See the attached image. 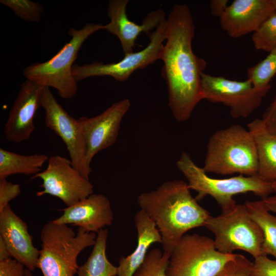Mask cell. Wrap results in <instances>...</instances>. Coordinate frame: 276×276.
Instances as JSON below:
<instances>
[{
	"label": "cell",
	"mask_w": 276,
	"mask_h": 276,
	"mask_svg": "<svg viewBox=\"0 0 276 276\" xmlns=\"http://www.w3.org/2000/svg\"><path fill=\"white\" fill-rule=\"evenodd\" d=\"M43 88L28 79L21 84L4 125L8 141L18 143L30 138L34 130V118L41 106Z\"/></svg>",
	"instance_id": "obj_14"
},
{
	"label": "cell",
	"mask_w": 276,
	"mask_h": 276,
	"mask_svg": "<svg viewBox=\"0 0 276 276\" xmlns=\"http://www.w3.org/2000/svg\"><path fill=\"white\" fill-rule=\"evenodd\" d=\"M21 192L19 185L8 181L6 178L0 179V213L9 205Z\"/></svg>",
	"instance_id": "obj_29"
},
{
	"label": "cell",
	"mask_w": 276,
	"mask_h": 276,
	"mask_svg": "<svg viewBox=\"0 0 276 276\" xmlns=\"http://www.w3.org/2000/svg\"><path fill=\"white\" fill-rule=\"evenodd\" d=\"M201 77L203 99L228 107L236 119L247 118L259 108L270 89H258L248 79L238 81L204 73Z\"/></svg>",
	"instance_id": "obj_10"
},
{
	"label": "cell",
	"mask_w": 276,
	"mask_h": 276,
	"mask_svg": "<svg viewBox=\"0 0 276 276\" xmlns=\"http://www.w3.org/2000/svg\"><path fill=\"white\" fill-rule=\"evenodd\" d=\"M166 36V18L164 19L154 31L149 34V43L143 50L125 55L117 62L104 63L94 61L91 63L75 64L73 76L77 82L89 77L110 76L116 80H127L136 70L143 69L162 59Z\"/></svg>",
	"instance_id": "obj_9"
},
{
	"label": "cell",
	"mask_w": 276,
	"mask_h": 276,
	"mask_svg": "<svg viewBox=\"0 0 276 276\" xmlns=\"http://www.w3.org/2000/svg\"><path fill=\"white\" fill-rule=\"evenodd\" d=\"M108 232L102 229L97 234L93 250L86 262L79 266L78 276H115L117 267L112 265L106 255Z\"/></svg>",
	"instance_id": "obj_22"
},
{
	"label": "cell",
	"mask_w": 276,
	"mask_h": 276,
	"mask_svg": "<svg viewBox=\"0 0 276 276\" xmlns=\"http://www.w3.org/2000/svg\"><path fill=\"white\" fill-rule=\"evenodd\" d=\"M270 2L274 10L276 11V0H270Z\"/></svg>",
	"instance_id": "obj_37"
},
{
	"label": "cell",
	"mask_w": 276,
	"mask_h": 276,
	"mask_svg": "<svg viewBox=\"0 0 276 276\" xmlns=\"http://www.w3.org/2000/svg\"><path fill=\"white\" fill-rule=\"evenodd\" d=\"M228 0H212L210 3L212 14L219 18L227 7Z\"/></svg>",
	"instance_id": "obj_33"
},
{
	"label": "cell",
	"mask_w": 276,
	"mask_h": 276,
	"mask_svg": "<svg viewBox=\"0 0 276 276\" xmlns=\"http://www.w3.org/2000/svg\"><path fill=\"white\" fill-rule=\"evenodd\" d=\"M103 25L87 23L80 30L72 27L68 31L70 40L49 60L33 63L26 66L23 74L26 79L43 87H53L64 99L77 94V82L72 74L74 63L84 41L95 32L102 30Z\"/></svg>",
	"instance_id": "obj_6"
},
{
	"label": "cell",
	"mask_w": 276,
	"mask_h": 276,
	"mask_svg": "<svg viewBox=\"0 0 276 276\" xmlns=\"http://www.w3.org/2000/svg\"><path fill=\"white\" fill-rule=\"evenodd\" d=\"M176 165L187 179L189 188L197 192L195 197L197 201L210 196L222 210L236 203L233 198L236 195L250 192L262 199L274 192L272 183L263 180L258 175L239 174L222 179L211 177L202 168L194 162L187 152L181 153Z\"/></svg>",
	"instance_id": "obj_5"
},
{
	"label": "cell",
	"mask_w": 276,
	"mask_h": 276,
	"mask_svg": "<svg viewBox=\"0 0 276 276\" xmlns=\"http://www.w3.org/2000/svg\"><path fill=\"white\" fill-rule=\"evenodd\" d=\"M0 237L12 258L32 271L37 268L40 250L34 246L26 223L13 211L10 205L0 213Z\"/></svg>",
	"instance_id": "obj_18"
},
{
	"label": "cell",
	"mask_w": 276,
	"mask_h": 276,
	"mask_svg": "<svg viewBox=\"0 0 276 276\" xmlns=\"http://www.w3.org/2000/svg\"><path fill=\"white\" fill-rule=\"evenodd\" d=\"M276 74V47L268 56L247 71V79L258 89L270 88L269 82Z\"/></svg>",
	"instance_id": "obj_24"
},
{
	"label": "cell",
	"mask_w": 276,
	"mask_h": 276,
	"mask_svg": "<svg viewBox=\"0 0 276 276\" xmlns=\"http://www.w3.org/2000/svg\"><path fill=\"white\" fill-rule=\"evenodd\" d=\"M0 3L11 9L16 16L28 22H39L44 11L41 4L29 0H1Z\"/></svg>",
	"instance_id": "obj_27"
},
{
	"label": "cell",
	"mask_w": 276,
	"mask_h": 276,
	"mask_svg": "<svg viewBox=\"0 0 276 276\" xmlns=\"http://www.w3.org/2000/svg\"><path fill=\"white\" fill-rule=\"evenodd\" d=\"M275 11L270 0H235L220 18L221 28L233 38L256 32Z\"/></svg>",
	"instance_id": "obj_16"
},
{
	"label": "cell",
	"mask_w": 276,
	"mask_h": 276,
	"mask_svg": "<svg viewBox=\"0 0 276 276\" xmlns=\"http://www.w3.org/2000/svg\"><path fill=\"white\" fill-rule=\"evenodd\" d=\"M252 273V276H276V260L266 256L255 259Z\"/></svg>",
	"instance_id": "obj_30"
},
{
	"label": "cell",
	"mask_w": 276,
	"mask_h": 276,
	"mask_svg": "<svg viewBox=\"0 0 276 276\" xmlns=\"http://www.w3.org/2000/svg\"><path fill=\"white\" fill-rule=\"evenodd\" d=\"M40 178L42 191L37 196L50 195L61 200L67 206L72 205L93 194L94 186L73 166L71 160L59 155L50 156L47 167L33 175Z\"/></svg>",
	"instance_id": "obj_12"
},
{
	"label": "cell",
	"mask_w": 276,
	"mask_h": 276,
	"mask_svg": "<svg viewBox=\"0 0 276 276\" xmlns=\"http://www.w3.org/2000/svg\"><path fill=\"white\" fill-rule=\"evenodd\" d=\"M24 276H33L32 271L26 268Z\"/></svg>",
	"instance_id": "obj_36"
},
{
	"label": "cell",
	"mask_w": 276,
	"mask_h": 276,
	"mask_svg": "<svg viewBox=\"0 0 276 276\" xmlns=\"http://www.w3.org/2000/svg\"><path fill=\"white\" fill-rule=\"evenodd\" d=\"M273 192L276 193V182L272 183Z\"/></svg>",
	"instance_id": "obj_38"
},
{
	"label": "cell",
	"mask_w": 276,
	"mask_h": 276,
	"mask_svg": "<svg viewBox=\"0 0 276 276\" xmlns=\"http://www.w3.org/2000/svg\"><path fill=\"white\" fill-rule=\"evenodd\" d=\"M204 226L214 234L215 247L222 253L233 254L235 250H242L255 259L264 256L263 232L244 203H235L222 209L217 216H210Z\"/></svg>",
	"instance_id": "obj_7"
},
{
	"label": "cell",
	"mask_w": 276,
	"mask_h": 276,
	"mask_svg": "<svg viewBox=\"0 0 276 276\" xmlns=\"http://www.w3.org/2000/svg\"><path fill=\"white\" fill-rule=\"evenodd\" d=\"M262 119L268 129L276 133V95L264 112Z\"/></svg>",
	"instance_id": "obj_32"
},
{
	"label": "cell",
	"mask_w": 276,
	"mask_h": 276,
	"mask_svg": "<svg viewBox=\"0 0 276 276\" xmlns=\"http://www.w3.org/2000/svg\"><path fill=\"white\" fill-rule=\"evenodd\" d=\"M41 107L45 110L46 126L62 139L73 166L83 177L89 179L91 169L87 160L86 145L78 120L65 111L48 87L43 88Z\"/></svg>",
	"instance_id": "obj_11"
},
{
	"label": "cell",
	"mask_w": 276,
	"mask_h": 276,
	"mask_svg": "<svg viewBox=\"0 0 276 276\" xmlns=\"http://www.w3.org/2000/svg\"><path fill=\"white\" fill-rule=\"evenodd\" d=\"M49 157L43 154L22 155L0 148V179L20 174L34 175L41 171Z\"/></svg>",
	"instance_id": "obj_21"
},
{
	"label": "cell",
	"mask_w": 276,
	"mask_h": 276,
	"mask_svg": "<svg viewBox=\"0 0 276 276\" xmlns=\"http://www.w3.org/2000/svg\"><path fill=\"white\" fill-rule=\"evenodd\" d=\"M261 201L268 211L276 213V193L273 196L261 199Z\"/></svg>",
	"instance_id": "obj_34"
},
{
	"label": "cell",
	"mask_w": 276,
	"mask_h": 276,
	"mask_svg": "<svg viewBox=\"0 0 276 276\" xmlns=\"http://www.w3.org/2000/svg\"><path fill=\"white\" fill-rule=\"evenodd\" d=\"M195 26L186 4H175L166 18V43L162 59V75L165 79L169 106L175 119L184 122L203 99L201 74L206 61L193 51Z\"/></svg>",
	"instance_id": "obj_1"
},
{
	"label": "cell",
	"mask_w": 276,
	"mask_h": 276,
	"mask_svg": "<svg viewBox=\"0 0 276 276\" xmlns=\"http://www.w3.org/2000/svg\"><path fill=\"white\" fill-rule=\"evenodd\" d=\"M190 190L187 183L175 179L137 198L141 210L155 223L160 234L164 251L170 254L188 231L204 226L210 216Z\"/></svg>",
	"instance_id": "obj_2"
},
{
	"label": "cell",
	"mask_w": 276,
	"mask_h": 276,
	"mask_svg": "<svg viewBox=\"0 0 276 276\" xmlns=\"http://www.w3.org/2000/svg\"><path fill=\"white\" fill-rule=\"evenodd\" d=\"M128 2V0L109 1L107 12L110 22L102 28L119 38L125 55L133 52L135 41L142 33L149 34L166 18L164 11L159 9L149 13L143 20L142 24L138 25L127 17Z\"/></svg>",
	"instance_id": "obj_15"
},
{
	"label": "cell",
	"mask_w": 276,
	"mask_h": 276,
	"mask_svg": "<svg viewBox=\"0 0 276 276\" xmlns=\"http://www.w3.org/2000/svg\"><path fill=\"white\" fill-rule=\"evenodd\" d=\"M252 41L257 50L269 52L276 47V11L254 33Z\"/></svg>",
	"instance_id": "obj_26"
},
{
	"label": "cell",
	"mask_w": 276,
	"mask_h": 276,
	"mask_svg": "<svg viewBox=\"0 0 276 276\" xmlns=\"http://www.w3.org/2000/svg\"><path fill=\"white\" fill-rule=\"evenodd\" d=\"M130 106V101L125 99L114 103L98 116L77 119L85 139L89 165L98 153L116 143L122 119Z\"/></svg>",
	"instance_id": "obj_13"
},
{
	"label": "cell",
	"mask_w": 276,
	"mask_h": 276,
	"mask_svg": "<svg viewBox=\"0 0 276 276\" xmlns=\"http://www.w3.org/2000/svg\"><path fill=\"white\" fill-rule=\"evenodd\" d=\"M247 126L257 150V175L267 182H276V133L268 129L262 119L252 120Z\"/></svg>",
	"instance_id": "obj_20"
},
{
	"label": "cell",
	"mask_w": 276,
	"mask_h": 276,
	"mask_svg": "<svg viewBox=\"0 0 276 276\" xmlns=\"http://www.w3.org/2000/svg\"><path fill=\"white\" fill-rule=\"evenodd\" d=\"M170 257V254L158 248L150 250L132 276H167Z\"/></svg>",
	"instance_id": "obj_25"
},
{
	"label": "cell",
	"mask_w": 276,
	"mask_h": 276,
	"mask_svg": "<svg viewBox=\"0 0 276 276\" xmlns=\"http://www.w3.org/2000/svg\"><path fill=\"white\" fill-rule=\"evenodd\" d=\"M205 172L222 175H257L258 158L255 140L239 124L215 132L209 139L203 167Z\"/></svg>",
	"instance_id": "obj_3"
},
{
	"label": "cell",
	"mask_w": 276,
	"mask_h": 276,
	"mask_svg": "<svg viewBox=\"0 0 276 276\" xmlns=\"http://www.w3.org/2000/svg\"><path fill=\"white\" fill-rule=\"evenodd\" d=\"M95 233L79 227L76 234L67 225L50 221L42 227L41 249L37 268L43 276H74L79 266L77 258L86 248L94 246Z\"/></svg>",
	"instance_id": "obj_4"
},
{
	"label": "cell",
	"mask_w": 276,
	"mask_h": 276,
	"mask_svg": "<svg viewBox=\"0 0 276 276\" xmlns=\"http://www.w3.org/2000/svg\"><path fill=\"white\" fill-rule=\"evenodd\" d=\"M252 265L245 256L237 254L215 276H252Z\"/></svg>",
	"instance_id": "obj_28"
},
{
	"label": "cell",
	"mask_w": 276,
	"mask_h": 276,
	"mask_svg": "<svg viewBox=\"0 0 276 276\" xmlns=\"http://www.w3.org/2000/svg\"><path fill=\"white\" fill-rule=\"evenodd\" d=\"M62 211V215L53 222L78 226L89 232L98 233L113 221L110 201L102 194H92Z\"/></svg>",
	"instance_id": "obj_17"
},
{
	"label": "cell",
	"mask_w": 276,
	"mask_h": 276,
	"mask_svg": "<svg viewBox=\"0 0 276 276\" xmlns=\"http://www.w3.org/2000/svg\"><path fill=\"white\" fill-rule=\"evenodd\" d=\"M134 220L137 234V245L132 254L120 258L117 276H132L143 263L150 246L154 243H161V236L155 223L143 211H138Z\"/></svg>",
	"instance_id": "obj_19"
},
{
	"label": "cell",
	"mask_w": 276,
	"mask_h": 276,
	"mask_svg": "<svg viewBox=\"0 0 276 276\" xmlns=\"http://www.w3.org/2000/svg\"><path fill=\"white\" fill-rule=\"evenodd\" d=\"M25 266L17 260L9 258L0 261V276H24Z\"/></svg>",
	"instance_id": "obj_31"
},
{
	"label": "cell",
	"mask_w": 276,
	"mask_h": 276,
	"mask_svg": "<svg viewBox=\"0 0 276 276\" xmlns=\"http://www.w3.org/2000/svg\"><path fill=\"white\" fill-rule=\"evenodd\" d=\"M252 219L261 229L264 236L262 251L264 256L271 255L276 260V216L272 215L261 200L244 203Z\"/></svg>",
	"instance_id": "obj_23"
},
{
	"label": "cell",
	"mask_w": 276,
	"mask_h": 276,
	"mask_svg": "<svg viewBox=\"0 0 276 276\" xmlns=\"http://www.w3.org/2000/svg\"><path fill=\"white\" fill-rule=\"evenodd\" d=\"M12 258L8 248L2 237H0V261Z\"/></svg>",
	"instance_id": "obj_35"
},
{
	"label": "cell",
	"mask_w": 276,
	"mask_h": 276,
	"mask_svg": "<svg viewBox=\"0 0 276 276\" xmlns=\"http://www.w3.org/2000/svg\"><path fill=\"white\" fill-rule=\"evenodd\" d=\"M115 276H117V275H115Z\"/></svg>",
	"instance_id": "obj_39"
},
{
	"label": "cell",
	"mask_w": 276,
	"mask_h": 276,
	"mask_svg": "<svg viewBox=\"0 0 276 276\" xmlns=\"http://www.w3.org/2000/svg\"><path fill=\"white\" fill-rule=\"evenodd\" d=\"M236 255L219 251L207 236L185 234L170 254L167 275L215 276Z\"/></svg>",
	"instance_id": "obj_8"
}]
</instances>
